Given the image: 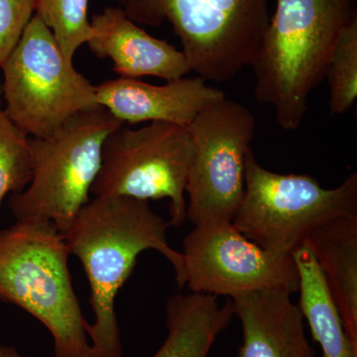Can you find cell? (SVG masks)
<instances>
[{"mask_svg":"<svg viewBox=\"0 0 357 357\" xmlns=\"http://www.w3.org/2000/svg\"><path fill=\"white\" fill-rule=\"evenodd\" d=\"M230 300L243 330L238 357H317L291 294L257 291Z\"/></svg>","mask_w":357,"mask_h":357,"instance_id":"13","label":"cell"},{"mask_svg":"<svg viewBox=\"0 0 357 357\" xmlns=\"http://www.w3.org/2000/svg\"><path fill=\"white\" fill-rule=\"evenodd\" d=\"M116 2L137 25L159 27L168 21L191 70L215 83L229 82L251 66L270 20V0Z\"/></svg>","mask_w":357,"mask_h":357,"instance_id":"5","label":"cell"},{"mask_svg":"<svg viewBox=\"0 0 357 357\" xmlns=\"http://www.w3.org/2000/svg\"><path fill=\"white\" fill-rule=\"evenodd\" d=\"M307 243L323 273L345 333L357 349V215L326 223Z\"/></svg>","mask_w":357,"mask_h":357,"instance_id":"14","label":"cell"},{"mask_svg":"<svg viewBox=\"0 0 357 357\" xmlns=\"http://www.w3.org/2000/svg\"><path fill=\"white\" fill-rule=\"evenodd\" d=\"M190 149L188 128L165 122L137 129L122 124L103 143L102 165L91 194L148 202L169 199V223L180 227L187 220Z\"/></svg>","mask_w":357,"mask_h":357,"instance_id":"9","label":"cell"},{"mask_svg":"<svg viewBox=\"0 0 357 357\" xmlns=\"http://www.w3.org/2000/svg\"><path fill=\"white\" fill-rule=\"evenodd\" d=\"M89 0H38L36 15L51 30L61 51L70 62L91 35Z\"/></svg>","mask_w":357,"mask_h":357,"instance_id":"17","label":"cell"},{"mask_svg":"<svg viewBox=\"0 0 357 357\" xmlns=\"http://www.w3.org/2000/svg\"><path fill=\"white\" fill-rule=\"evenodd\" d=\"M89 21V50L98 58L110 59L119 77L151 76L169 82L182 79L192 70L182 50L148 34L119 6L105 7Z\"/></svg>","mask_w":357,"mask_h":357,"instance_id":"12","label":"cell"},{"mask_svg":"<svg viewBox=\"0 0 357 357\" xmlns=\"http://www.w3.org/2000/svg\"><path fill=\"white\" fill-rule=\"evenodd\" d=\"M356 20V0H276L251 67L256 100L283 130L300 128L338 37Z\"/></svg>","mask_w":357,"mask_h":357,"instance_id":"2","label":"cell"},{"mask_svg":"<svg viewBox=\"0 0 357 357\" xmlns=\"http://www.w3.org/2000/svg\"><path fill=\"white\" fill-rule=\"evenodd\" d=\"M98 105L123 123L165 122L189 128L203 110L225 98L202 77H182L162 86L138 79H109L96 86Z\"/></svg>","mask_w":357,"mask_h":357,"instance_id":"11","label":"cell"},{"mask_svg":"<svg viewBox=\"0 0 357 357\" xmlns=\"http://www.w3.org/2000/svg\"><path fill=\"white\" fill-rule=\"evenodd\" d=\"M357 215V174L325 189L307 175L278 174L245 160V190L232 225L249 241L279 256L293 255L335 218Z\"/></svg>","mask_w":357,"mask_h":357,"instance_id":"6","label":"cell"},{"mask_svg":"<svg viewBox=\"0 0 357 357\" xmlns=\"http://www.w3.org/2000/svg\"><path fill=\"white\" fill-rule=\"evenodd\" d=\"M255 115L225 96L190 124L187 218L194 225L231 222L245 190V160Z\"/></svg>","mask_w":357,"mask_h":357,"instance_id":"8","label":"cell"},{"mask_svg":"<svg viewBox=\"0 0 357 357\" xmlns=\"http://www.w3.org/2000/svg\"><path fill=\"white\" fill-rule=\"evenodd\" d=\"M185 286L192 293L234 297L257 291L299 290L293 255L279 256L249 241L232 222L195 225L184 238Z\"/></svg>","mask_w":357,"mask_h":357,"instance_id":"10","label":"cell"},{"mask_svg":"<svg viewBox=\"0 0 357 357\" xmlns=\"http://www.w3.org/2000/svg\"><path fill=\"white\" fill-rule=\"evenodd\" d=\"M325 79L330 89V109L344 114L357 98V20L344 28L333 47Z\"/></svg>","mask_w":357,"mask_h":357,"instance_id":"18","label":"cell"},{"mask_svg":"<svg viewBox=\"0 0 357 357\" xmlns=\"http://www.w3.org/2000/svg\"><path fill=\"white\" fill-rule=\"evenodd\" d=\"M208 294H176L167 303L168 335L152 357H208L234 316L231 300L220 305Z\"/></svg>","mask_w":357,"mask_h":357,"instance_id":"15","label":"cell"},{"mask_svg":"<svg viewBox=\"0 0 357 357\" xmlns=\"http://www.w3.org/2000/svg\"><path fill=\"white\" fill-rule=\"evenodd\" d=\"M169 227L148 201L102 196L89 199L61 234L88 277L95 321L86 332L93 357H123L115 299L143 251L153 249L166 257L178 288L185 287L184 256L169 245Z\"/></svg>","mask_w":357,"mask_h":357,"instance_id":"1","label":"cell"},{"mask_svg":"<svg viewBox=\"0 0 357 357\" xmlns=\"http://www.w3.org/2000/svg\"><path fill=\"white\" fill-rule=\"evenodd\" d=\"M299 271L300 310L306 319L312 337L321 347L323 357H357L307 243L293 253Z\"/></svg>","mask_w":357,"mask_h":357,"instance_id":"16","label":"cell"},{"mask_svg":"<svg viewBox=\"0 0 357 357\" xmlns=\"http://www.w3.org/2000/svg\"><path fill=\"white\" fill-rule=\"evenodd\" d=\"M0 69L4 109L28 137L50 135L74 115L100 107L96 86L65 57L36 14Z\"/></svg>","mask_w":357,"mask_h":357,"instance_id":"7","label":"cell"},{"mask_svg":"<svg viewBox=\"0 0 357 357\" xmlns=\"http://www.w3.org/2000/svg\"><path fill=\"white\" fill-rule=\"evenodd\" d=\"M38 0H0V68L36 13Z\"/></svg>","mask_w":357,"mask_h":357,"instance_id":"20","label":"cell"},{"mask_svg":"<svg viewBox=\"0 0 357 357\" xmlns=\"http://www.w3.org/2000/svg\"><path fill=\"white\" fill-rule=\"evenodd\" d=\"M30 180L29 137L7 115L0 84V203L10 192L23 191Z\"/></svg>","mask_w":357,"mask_h":357,"instance_id":"19","label":"cell"},{"mask_svg":"<svg viewBox=\"0 0 357 357\" xmlns=\"http://www.w3.org/2000/svg\"><path fill=\"white\" fill-rule=\"evenodd\" d=\"M122 124L100 107L74 115L50 135L29 138L31 180L8 203L16 222L52 223L63 234L89 203L103 143Z\"/></svg>","mask_w":357,"mask_h":357,"instance_id":"4","label":"cell"},{"mask_svg":"<svg viewBox=\"0 0 357 357\" xmlns=\"http://www.w3.org/2000/svg\"><path fill=\"white\" fill-rule=\"evenodd\" d=\"M70 253L55 225L16 222L0 231V301L22 307L54 340L55 357H93L89 323L68 266Z\"/></svg>","mask_w":357,"mask_h":357,"instance_id":"3","label":"cell"},{"mask_svg":"<svg viewBox=\"0 0 357 357\" xmlns=\"http://www.w3.org/2000/svg\"><path fill=\"white\" fill-rule=\"evenodd\" d=\"M0 357H22L20 352L13 347H4L0 345Z\"/></svg>","mask_w":357,"mask_h":357,"instance_id":"21","label":"cell"}]
</instances>
